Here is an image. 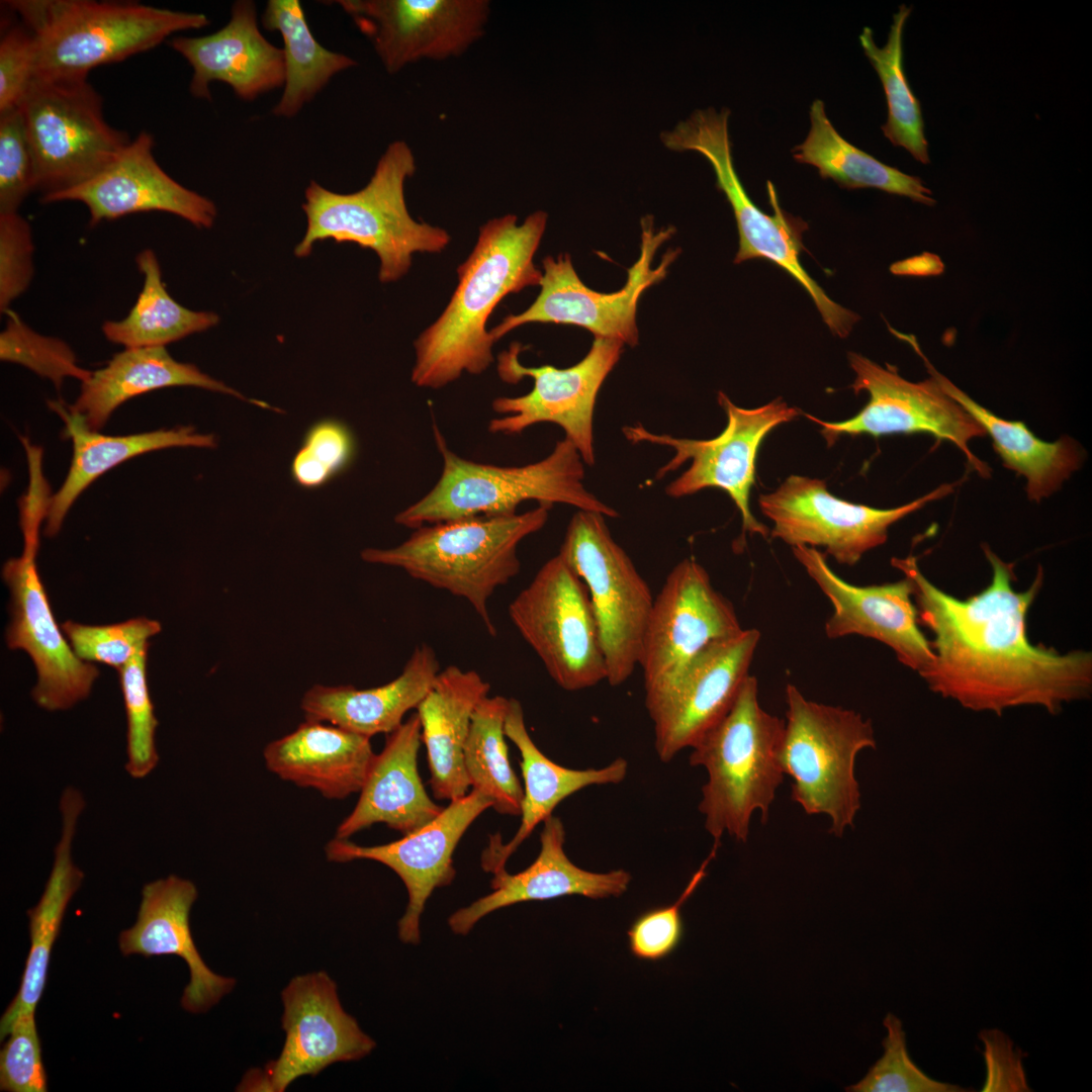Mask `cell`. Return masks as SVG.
Segmentation results:
<instances>
[{
    "mask_svg": "<svg viewBox=\"0 0 1092 1092\" xmlns=\"http://www.w3.org/2000/svg\"><path fill=\"white\" fill-rule=\"evenodd\" d=\"M992 568L980 593L958 599L929 581L913 556L891 563L912 584L918 622L932 634L933 659L919 675L929 689L974 711L1036 705L1057 714L1064 703L1087 698L1092 655L1033 645L1026 630L1029 608L1043 582L1041 567L1029 587L1017 592L1014 564L984 546Z\"/></svg>",
    "mask_w": 1092,
    "mask_h": 1092,
    "instance_id": "1",
    "label": "cell"
},
{
    "mask_svg": "<svg viewBox=\"0 0 1092 1092\" xmlns=\"http://www.w3.org/2000/svg\"><path fill=\"white\" fill-rule=\"evenodd\" d=\"M548 215L542 210L519 223L508 213L483 223L473 250L457 268L458 283L440 316L415 341L412 382L438 389L463 373L478 375L493 362L486 323L509 294L540 284L534 256Z\"/></svg>",
    "mask_w": 1092,
    "mask_h": 1092,
    "instance_id": "2",
    "label": "cell"
},
{
    "mask_svg": "<svg viewBox=\"0 0 1092 1092\" xmlns=\"http://www.w3.org/2000/svg\"><path fill=\"white\" fill-rule=\"evenodd\" d=\"M551 508L538 505L522 514L424 525L395 547L362 550L361 559L400 568L415 579L464 599L488 634L496 636L488 601L518 575V547L545 526Z\"/></svg>",
    "mask_w": 1092,
    "mask_h": 1092,
    "instance_id": "3",
    "label": "cell"
},
{
    "mask_svg": "<svg viewBox=\"0 0 1092 1092\" xmlns=\"http://www.w3.org/2000/svg\"><path fill=\"white\" fill-rule=\"evenodd\" d=\"M417 169L404 141L391 142L380 156L368 183L352 193H337L311 181L302 209L307 226L294 254L306 257L316 242H351L375 252L378 278L394 282L410 270L415 253H440L449 245L446 230L413 218L404 184Z\"/></svg>",
    "mask_w": 1092,
    "mask_h": 1092,
    "instance_id": "4",
    "label": "cell"
},
{
    "mask_svg": "<svg viewBox=\"0 0 1092 1092\" xmlns=\"http://www.w3.org/2000/svg\"><path fill=\"white\" fill-rule=\"evenodd\" d=\"M784 733L785 721L760 707L757 679L749 674L728 713L691 747L690 764L708 774L699 811L713 847L725 833L746 842L755 811L767 820L785 775Z\"/></svg>",
    "mask_w": 1092,
    "mask_h": 1092,
    "instance_id": "5",
    "label": "cell"
},
{
    "mask_svg": "<svg viewBox=\"0 0 1092 1092\" xmlns=\"http://www.w3.org/2000/svg\"><path fill=\"white\" fill-rule=\"evenodd\" d=\"M433 434L443 463L440 477L429 492L394 517L400 526L417 529L479 516L514 515L527 500L550 507L563 504L609 518L618 517L614 508L585 487L584 463L566 438L537 462L498 466L457 455L436 424Z\"/></svg>",
    "mask_w": 1092,
    "mask_h": 1092,
    "instance_id": "6",
    "label": "cell"
},
{
    "mask_svg": "<svg viewBox=\"0 0 1092 1092\" xmlns=\"http://www.w3.org/2000/svg\"><path fill=\"white\" fill-rule=\"evenodd\" d=\"M32 32L35 77L87 79L97 66L148 51L167 36L209 24L203 13L136 2L9 1Z\"/></svg>",
    "mask_w": 1092,
    "mask_h": 1092,
    "instance_id": "7",
    "label": "cell"
},
{
    "mask_svg": "<svg viewBox=\"0 0 1092 1092\" xmlns=\"http://www.w3.org/2000/svg\"><path fill=\"white\" fill-rule=\"evenodd\" d=\"M729 116L728 108L697 109L672 129L662 131L660 140L671 151L698 152L711 164L737 224L739 246L734 263L756 258L774 262L805 288L832 334L846 338L859 315L834 302L802 267L799 254L806 223L782 209L774 184L766 183L772 215L760 210L748 196L733 163Z\"/></svg>",
    "mask_w": 1092,
    "mask_h": 1092,
    "instance_id": "8",
    "label": "cell"
},
{
    "mask_svg": "<svg viewBox=\"0 0 1092 1092\" xmlns=\"http://www.w3.org/2000/svg\"><path fill=\"white\" fill-rule=\"evenodd\" d=\"M786 703L782 763L793 781L792 799L809 815H827L829 832L842 836L860 809L854 762L860 750L876 748L872 723L852 710L808 700L791 684Z\"/></svg>",
    "mask_w": 1092,
    "mask_h": 1092,
    "instance_id": "9",
    "label": "cell"
},
{
    "mask_svg": "<svg viewBox=\"0 0 1092 1092\" xmlns=\"http://www.w3.org/2000/svg\"><path fill=\"white\" fill-rule=\"evenodd\" d=\"M19 109L41 197L88 181L130 142L105 121L101 96L87 79L36 76Z\"/></svg>",
    "mask_w": 1092,
    "mask_h": 1092,
    "instance_id": "10",
    "label": "cell"
},
{
    "mask_svg": "<svg viewBox=\"0 0 1092 1092\" xmlns=\"http://www.w3.org/2000/svg\"><path fill=\"white\" fill-rule=\"evenodd\" d=\"M605 518L577 510L558 554L587 587L605 656L606 680L617 687L639 664L654 598L626 551L612 537Z\"/></svg>",
    "mask_w": 1092,
    "mask_h": 1092,
    "instance_id": "11",
    "label": "cell"
},
{
    "mask_svg": "<svg viewBox=\"0 0 1092 1092\" xmlns=\"http://www.w3.org/2000/svg\"><path fill=\"white\" fill-rule=\"evenodd\" d=\"M509 617L551 678L569 692L606 680L600 631L586 585L555 555L508 607Z\"/></svg>",
    "mask_w": 1092,
    "mask_h": 1092,
    "instance_id": "12",
    "label": "cell"
},
{
    "mask_svg": "<svg viewBox=\"0 0 1092 1092\" xmlns=\"http://www.w3.org/2000/svg\"><path fill=\"white\" fill-rule=\"evenodd\" d=\"M718 402L727 416V425L713 439L655 434L641 424L626 426L622 431L632 444L646 442L673 449L674 455L658 469L656 478L691 461L690 467L666 486L667 495L677 498L709 487L720 488L739 510L743 532L766 537L768 529L754 518L749 507L750 490L755 483L757 453L767 434L778 426L793 421L800 411L781 398L755 408H743L735 405L722 391L718 393Z\"/></svg>",
    "mask_w": 1092,
    "mask_h": 1092,
    "instance_id": "13",
    "label": "cell"
},
{
    "mask_svg": "<svg viewBox=\"0 0 1092 1092\" xmlns=\"http://www.w3.org/2000/svg\"><path fill=\"white\" fill-rule=\"evenodd\" d=\"M641 245L637 261L629 268L626 284L616 292L603 293L584 285L578 277L568 254L543 260L540 292L524 311L508 314L489 331L494 341L527 324H562L581 327L595 338L614 339L624 345L638 344L636 311L643 292L661 281L678 250L666 252L661 262L652 268L658 248L674 233L672 226L655 230L653 218L641 220Z\"/></svg>",
    "mask_w": 1092,
    "mask_h": 1092,
    "instance_id": "14",
    "label": "cell"
},
{
    "mask_svg": "<svg viewBox=\"0 0 1092 1092\" xmlns=\"http://www.w3.org/2000/svg\"><path fill=\"white\" fill-rule=\"evenodd\" d=\"M623 349L624 344L618 340L595 338L584 358L570 367H528L519 360L520 346L513 345L497 356V374L512 384L530 377L533 388L523 395L494 398L491 407L503 417L490 420L487 430L514 436L540 423L555 424L564 431V438L576 448L583 463L593 465L597 397Z\"/></svg>",
    "mask_w": 1092,
    "mask_h": 1092,
    "instance_id": "15",
    "label": "cell"
},
{
    "mask_svg": "<svg viewBox=\"0 0 1092 1092\" xmlns=\"http://www.w3.org/2000/svg\"><path fill=\"white\" fill-rule=\"evenodd\" d=\"M848 361L855 373L850 387L855 394L861 391L869 394L867 404L854 417L841 422L805 415L821 427L820 433L828 446L843 435L928 433L953 443L982 477L990 475L989 466L969 448L972 439L986 435L984 429L933 377L912 382L900 376L895 366L883 367L854 352L848 353Z\"/></svg>",
    "mask_w": 1092,
    "mask_h": 1092,
    "instance_id": "16",
    "label": "cell"
},
{
    "mask_svg": "<svg viewBox=\"0 0 1092 1092\" xmlns=\"http://www.w3.org/2000/svg\"><path fill=\"white\" fill-rule=\"evenodd\" d=\"M952 487L943 484L906 505L877 509L834 496L822 479L791 475L776 490L760 494L758 504L774 523L772 538L792 547H822L838 563L852 566L887 541L893 524L945 496Z\"/></svg>",
    "mask_w": 1092,
    "mask_h": 1092,
    "instance_id": "17",
    "label": "cell"
},
{
    "mask_svg": "<svg viewBox=\"0 0 1092 1092\" xmlns=\"http://www.w3.org/2000/svg\"><path fill=\"white\" fill-rule=\"evenodd\" d=\"M285 1041L263 1070L249 1071L241 1091L283 1092L301 1076H315L338 1062L368 1056L375 1041L348 1014L335 981L325 972L294 977L281 992Z\"/></svg>",
    "mask_w": 1092,
    "mask_h": 1092,
    "instance_id": "18",
    "label": "cell"
},
{
    "mask_svg": "<svg viewBox=\"0 0 1092 1092\" xmlns=\"http://www.w3.org/2000/svg\"><path fill=\"white\" fill-rule=\"evenodd\" d=\"M759 640L758 630L743 629L714 642L667 685L645 693L654 748L662 762L692 747L728 713L749 675Z\"/></svg>",
    "mask_w": 1092,
    "mask_h": 1092,
    "instance_id": "19",
    "label": "cell"
},
{
    "mask_svg": "<svg viewBox=\"0 0 1092 1092\" xmlns=\"http://www.w3.org/2000/svg\"><path fill=\"white\" fill-rule=\"evenodd\" d=\"M742 630L732 603L714 588L706 569L685 558L653 600L638 664L645 693L667 685L710 644Z\"/></svg>",
    "mask_w": 1092,
    "mask_h": 1092,
    "instance_id": "20",
    "label": "cell"
},
{
    "mask_svg": "<svg viewBox=\"0 0 1092 1092\" xmlns=\"http://www.w3.org/2000/svg\"><path fill=\"white\" fill-rule=\"evenodd\" d=\"M371 41L389 74L424 59L464 54L485 32L487 0L335 1Z\"/></svg>",
    "mask_w": 1092,
    "mask_h": 1092,
    "instance_id": "21",
    "label": "cell"
},
{
    "mask_svg": "<svg viewBox=\"0 0 1092 1092\" xmlns=\"http://www.w3.org/2000/svg\"><path fill=\"white\" fill-rule=\"evenodd\" d=\"M492 801L478 790L450 801L440 814L424 827L402 838L379 845L362 846L348 839L334 838L326 845L330 861L355 859L378 861L391 869L403 882L408 903L399 919L398 937L403 943L421 941V916L435 889L450 885L456 875L454 850L472 822Z\"/></svg>",
    "mask_w": 1092,
    "mask_h": 1092,
    "instance_id": "22",
    "label": "cell"
},
{
    "mask_svg": "<svg viewBox=\"0 0 1092 1092\" xmlns=\"http://www.w3.org/2000/svg\"><path fill=\"white\" fill-rule=\"evenodd\" d=\"M35 557L22 554L3 566L11 595L6 643L10 649L24 650L33 661L37 680L31 695L35 703L48 711L67 710L89 696L99 671L92 662L80 659L64 637Z\"/></svg>",
    "mask_w": 1092,
    "mask_h": 1092,
    "instance_id": "23",
    "label": "cell"
},
{
    "mask_svg": "<svg viewBox=\"0 0 1092 1092\" xmlns=\"http://www.w3.org/2000/svg\"><path fill=\"white\" fill-rule=\"evenodd\" d=\"M792 550L832 605L833 612L825 623L829 639L848 635L872 638L890 647L902 664L919 674L928 667L933 652L919 628L908 578L858 586L840 578L829 567L825 553L816 548L800 545Z\"/></svg>",
    "mask_w": 1092,
    "mask_h": 1092,
    "instance_id": "24",
    "label": "cell"
},
{
    "mask_svg": "<svg viewBox=\"0 0 1092 1092\" xmlns=\"http://www.w3.org/2000/svg\"><path fill=\"white\" fill-rule=\"evenodd\" d=\"M153 147L152 134L142 131L94 177L40 200L84 203L92 226L131 213L163 211L196 228H211L217 215L215 204L171 178L155 160Z\"/></svg>",
    "mask_w": 1092,
    "mask_h": 1092,
    "instance_id": "25",
    "label": "cell"
},
{
    "mask_svg": "<svg viewBox=\"0 0 1092 1092\" xmlns=\"http://www.w3.org/2000/svg\"><path fill=\"white\" fill-rule=\"evenodd\" d=\"M169 46L192 67L189 89L197 98H211L209 85L213 81L228 84L246 101L285 83L283 50L261 33L256 5L250 0L236 1L230 21L217 31L197 37H173Z\"/></svg>",
    "mask_w": 1092,
    "mask_h": 1092,
    "instance_id": "26",
    "label": "cell"
},
{
    "mask_svg": "<svg viewBox=\"0 0 1092 1092\" xmlns=\"http://www.w3.org/2000/svg\"><path fill=\"white\" fill-rule=\"evenodd\" d=\"M197 895L191 881L175 875L145 885L136 921L118 937L124 956L175 954L186 962L190 981L181 1005L191 1013L207 1011L236 985L235 979L213 973L195 946L189 917Z\"/></svg>",
    "mask_w": 1092,
    "mask_h": 1092,
    "instance_id": "27",
    "label": "cell"
},
{
    "mask_svg": "<svg viewBox=\"0 0 1092 1092\" xmlns=\"http://www.w3.org/2000/svg\"><path fill=\"white\" fill-rule=\"evenodd\" d=\"M565 829L553 815L543 821L540 851L524 871L512 875L506 870L493 874L491 893L467 907L455 911L448 919L450 929L459 935L468 934L474 925L489 913L514 904L545 901L563 896L578 895L605 899L623 895L631 882L624 870L595 873L574 864L563 845Z\"/></svg>",
    "mask_w": 1092,
    "mask_h": 1092,
    "instance_id": "28",
    "label": "cell"
},
{
    "mask_svg": "<svg viewBox=\"0 0 1092 1092\" xmlns=\"http://www.w3.org/2000/svg\"><path fill=\"white\" fill-rule=\"evenodd\" d=\"M421 723L413 714L375 754L356 806L339 824L336 838L348 839L375 823L405 835L435 819L443 808L427 794L418 770Z\"/></svg>",
    "mask_w": 1092,
    "mask_h": 1092,
    "instance_id": "29",
    "label": "cell"
},
{
    "mask_svg": "<svg viewBox=\"0 0 1092 1092\" xmlns=\"http://www.w3.org/2000/svg\"><path fill=\"white\" fill-rule=\"evenodd\" d=\"M505 734L519 749L521 771L525 787L521 824L507 843L499 835H490L481 855V867L492 875L506 870V862L532 831L552 815L564 799L593 786L619 784L624 781L628 762L618 757L601 768L571 769L548 758L532 740L521 703L511 698L505 719Z\"/></svg>",
    "mask_w": 1092,
    "mask_h": 1092,
    "instance_id": "30",
    "label": "cell"
},
{
    "mask_svg": "<svg viewBox=\"0 0 1092 1092\" xmlns=\"http://www.w3.org/2000/svg\"><path fill=\"white\" fill-rule=\"evenodd\" d=\"M267 768L284 781L311 788L328 799L359 793L374 759L370 738L339 726L307 720L271 741Z\"/></svg>",
    "mask_w": 1092,
    "mask_h": 1092,
    "instance_id": "31",
    "label": "cell"
},
{
    "mask_svg": "<svg viewBox=\"0 0 1092 1092\" xmlns=\"http://www.w3.org/2000/svg\"><path fill=\"white\" fill-rule=\"evenodd\" d=\"M439 672L435 651L422 644L391 681L363 690L314 685L304 693L300 707L307 720L330 723L368 738L389 734L402 724L410 710L417 709Z\"/></svg>",
    "mask_w": 1092,
    "mask_h": 1092,
    "instance_id": "32",
    "label": "cell"
},
{
    "mask_svg": "<svg viewBox=\"0 0 1092 1092\" xmlns=\"http://www.w3.org/2000/svg\"><path fill=\"white\" fill-rule=\"evenodd\" d=\"M489 690L490 685L477 671L449 665L440 670L416 709L427 749L431 788L439 800L453 801L467 794L470 785L464 766L465 744L472 714Z\"/></svg>",
    "mask_w": 1092,
    "mask_h": 1092,
    "instance_id": "33",
    "label": "cell"
},
{
    "mask_svg": "<svg viewBox=\"0 0 1092 1092\" xmlns=\"http://www.w3.org/2000/svg\"><path fill=\"white\" fill-rule=\"evenodd\" d=\"M82 793L67 787L60 800L61 838L55 848L53 868L38 903L27 910L30 948L19 990L0 1021V1038L6 1037L13 1019L22 1012H34L46 988L49 963L60 933L66 909L84 878L72 858L73 838L85 808Z\"/></svg>",
    "mask_w": 1092,
    "mask_h": 1092,
    "instance_id": "34",
    "label": "cell"
},
{
    "mask_svg": "<svg viewBox=\"0 0 1092 1092\" xmlns=\"http://www.w3.org/2000/svg\"><path fill=\"white\" fill-rule=\"evenodd\" d=\"M174 386H194L247 399L195 365L175 360L166 347H144L125 348L106 366L92 371L82 382L79 396L68 408L79 415L88 429L98 432L115 408L126 400Z\"/></svg>",
    "mask_w": 1092,
    "mask_h": 1092,
    "instance_id": "35",
    "label": "cell"
},
{
    "mask_svg": "<svg viewBox=\"0 0 1092 1092\" xmlns=\"http://www.w3.org/2000/svg\"><path fill=\"white\" fill-rule=\"evenodd\" d=\"M50 407L65 422V435L73 442V458L61 488L50 499L44 533L56 536L77 497L94 480L118 464L151 451L171 447L214 448L215 437L192 427L161 429L128 436H106L88 429L81 417L61 401Z\"/></svg>",
    "mask_w": 1092,
    "mask_h": 1092,
    "instance_id": "36",
    "label": "cell"
},
{
    "mask_svg": "<svg viewBox=\"0 0 1092 1092\" xmlns=\"http://www.w3.org/2000/svg\"><path fill=\"white\" fill-rule=\"evenodd\" d=\"M901 339L923 360L941 389L990 435L1004 466L1026 478L1030 500L1039 502L1058 490L1080 467L1082 456L1073 439L1065 436L1056 442H1045L1031 433L1024 423L997 417L940 374L925 357L913 335L904 334Z\"/></svg>",
    "mask_w": 1092,
    "mask_h": 1092,
    "instance_id": "37",
    "label": "cell"
},
{
    "mask_svg": "<svg viewBox=\"0 0 1092 1092\" xmlns=\"http://www.w3.org/2000/svg\"><path fill=\"white\" fill-rule=\"evenodd\" d=\"M810 130L793 150V158L814 166L822 178L846 189L877 188L932 206V192L917 176L888 166L843 139L826 115L821 99L810 107Z\"/></svg>",
    "mask_w": 1092,
    "mask_h": 1092,
    "instance_id": "38",
    "label": "cell"
},
{
    "mask_svg": "<svg viewBox=\"0 0 1092 1092\" xmlns=\"http://www.w3.org/2000/svg\"><path fill=\"white\" fill-rule=\"evenodd\" d=\"M262 24L278 31L284 42V90L272 110L277 116H294L334 75L356 65L354 59L329 51L315 39L298 0H269Z\"/></svg>",
    "mask_w": 1092,
    "mask_h": 1092,
    "instance_id": "39",
    "label": "cell"
},
{
    "mask_svg": "<svg viewBox=\"0 0 1092 1092\" xmlns=\"http://www.w3.org/2000/svg\"><path fill=\"white\" fill-rule=\"evenodd\" d=\"M135 263L144 276L142 290L125 317L103 323L101 330L108 341L125 348L166 347L218 324L215 312L191 310L169 294L153 250L140 252Z\"/></svg>",
    "mask_w": 1092,
    "mask_h": 1092,
    "instance_id": "40",
    "label": "cell"
},
{
    "mask_svg": "<svg viewBox=\"0 0 1092 1092\" xmlns=\"http://www.w3.org/2000/svg\"><path fill=\"white\" fill-rule=\"evenodd\" d=\"M509 699L486 696L476 706L464 749V766L472 789L492 801L505 815H521L523 788L511 765L505 719Z\"/></svg>",
    "mask_w": 1092,
    "mask_h": 1092,
    "instance_id": "41",
    "label": "cell"
},
{
    "mask_svg": "<svg viewBox=\"0 0 1092 1092\" xmlns=\"http://www.w3.org/2000/svg\"><path fill=\"white\" fill-rule=\"evenodd\" d=\"M910 13V7L904 4L899 7L884 47L876 44L870 27L863 28L859 41L885 91L888 118L882 125L884 135L894 146L907 150L915 160L928 164V143L920 103L909 86L903 67V31Z\"/></svg>",
    "mask_w": 1092,
    "mask_h": 1092,
    "instance_id": "42",
    "label": "cell"
},
{
    "mask_svg": "<svg viewBox=\"0 0 1092 1092\" xmlns=\"http://www.w3.org/2000/svg\"><path fill=\"white\" fill-rule=\"evenodd\" d=\"M149 647L118 670L127 725L125 770L133 779L146 778L159 762L155 742L159 722L147 681Z\"/></svg>",
    "mask_w": 1092,
    "mask_h": 1092,
    "instance_id": "43",
    "label": "cell"
},
{
    "mask_svg": "<svg viewBox=\"0 0 1092 1092\" xmlns=\"http://www.w3.org/2000/svg\"><path fill=\"white\" fill-rule=\"evenodd\" d=\"M7 321L0 334V358L16 363L50 379L57 389L65 378L88 379L92 371L78 365L72 348L63 340L41 335L26 325L13 310L6 312Z\"/></svg>",
    "mask_w": 1092,
    "mask_h": 1092,
    "instance_id": "44",
    "label": "cell"
},
{
    "mask_svg": "<svg viewBox=\"0 0 1092 1092\" xmlns=\"http://www.w3.org/2000/svg\"><path fill=\"white\" fill-rule=\"evenodd\" d=\"M76 655L120 670L161 631V624L145 617L121 623L91 626L66 621L61 626Z\"/></svg>",
    "mask_w": 1092,
    "mask_h": 1092,
    "instance_id": "45",
    "label": "cell"
},
{
    "mask_svg": "<svg viewBox=\"0 0 1092 1092\" xmlns=\"http://www.w3.org/2000/svg\"><path fill=\"white\" fill-rule=\"evenodd\" d=\"M887 1036L883 1040L884 1055L856 1084L847 1087L851 1092H958L960 1086L928 1077L910 1059L901 1021L893 1014L884 1020Z\"/></svg>",
    "mask_w": 1092,
    "mask_h": 1092,
    "instance_id": "46",
    "label": "cell"
},
{
    "mask_svg": "<svg viewBox=\"0 0 1092 1092\" xmlns=\"http://www.w3.org/2000/svg\"><path fill=\"white\" fill-rule=\"evenodd\" d=\"M6 1036L0 1053V1090L46 1092L47 1074L34 1012L19 1013Z\"/></svg>",
    "mask_w": 1092,
    "mask_h": 1092,
    "instance_id": "47",
    "label": "cell"
},
{
    "mask_svg": "<svg viewBox=\"0 0 1092 1092\" xmlns=\"http://www.w3.org/2000/svg\"><path fill=\"white\" fill-rule=\"evenodd\" d=\"M34 188V164L19 108L0 114V213L17 212Z\"/></svg>",
    "mask_w": 1092,
    "mask_h": 1092,
    "instance_id": "48",
    "label": "cell"
},
{
    "mask_svg": "<svg viewBox=\"0 0 1092 1092\" xmlns=\"http://www.w3.org/2000/svg\"><path fill=\"white\" fill-rule=\"evenodd\" d=\"M717 849L712 848L709 856L692 877L690 883L672 904L648 910L637 917L627 934L632 953L646 961H658L669 956L679 944L684 925L681 906L690 898L706 876V870Z\"/></svg>",
    "mask_w": 1092,
    "mask_h": 1092,
    "instance_id": "49",
    "label": "cell"
},
{
    "mask_svg": "<svg viewBox=\"0 0 1092 1092\" xmlns=\"http://www.w3.org/2000/svg\"><path fill=\"white\" fill-rule=\"evenodd\" d=\"M352 453V436L343 424L320 422L308 431L292 461L293 478L304 487L322 485L348 464Z\"/></svg>",
    "mask_w": 1092,
    "mask_h": 1092,
    "instance_id": "50",
    "label": "cell"
},
{
    "mask_svg": "<svg viewBox=\"0 0 1092 1092\" xmlns=\"http://www.w3.org/2000/svg\"><path fill=\"white\" fill-rule=\"evenodd\" d=\"M34 246L29 222L18 212L0 213V311L22 295L33 277Z\"/></svg>",
    "mask_w": 1092,
    "mask_h": 1092,
    "instance_id": "51",
    "label": "cell"
},
{
    "mask_svg": "<svg viewBox=\"0 0 1092 1092\" xmlns=\"http://www.w3.org/2000/svg\"><path fill=\"white\" fill-rule=\"evenodd\" d=\"M34 78L32 32L24 24L13 26L0 41V114L19 108Z\"/></svg>",
    "mask_w": 1092,
    "mask_h": 1092,
    "instance_id": "52",
    "label": "cell"
},
{
    "mask_svg": "<svg viewBox=\"0 0 1092 1092\" xmlns=\"http://www.w3.org/2000/svg\"><path fill=\"white\" fill-rule=\"evenodd\" d=\"M29 464V487L19 502L20 526L24 537L23 554L36 555L38 550V529L48 516L50 508V488L41 472V449L31 446L27 439H22Z\"/></svg>",
    "mask_w": 1092,
    "mask_h": 1092,
    "instance_id": "53",
    "label": "cell"
},
{
    "mask_svg": "<svg viewBox=\"0 0 1092 1092\" xmlns=\"http://www.w3.org/2000/svg\"><path fill=\"white\" fill-rule=\"evenodd\" d=\"M982 1040L988 1070L983 1090L1028 1091L1021 1056L1016 1055L1011 1041L998 1031L982 1033Z\"/></svg>",
    "mask_w": 1092,
    "mask_h": 1092,
    "instance_id": "54",
    "label": "cell"
}]
</instances>
